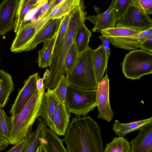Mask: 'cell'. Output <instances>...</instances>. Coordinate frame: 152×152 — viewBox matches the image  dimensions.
Segmentation results:
<instances>
[{"label":"cell","mask_w":152,"mask_h":152,"mask_svg":"<svg viewBox=\"0 0 152 152\" xmlns=\"http://www.w3.org/2000/svg\"><path fill=\"white\" fill-rule=\"evenodd\" d=\"M67 152H103L99 126L89 116H76L63 139Z\"/></svg>","instance_id":"1"},{"label":"cell","mask_w":152,"mask_h":152,"mask_svg":"<svg viewBox=\"0 0 152 152\" xmlns=\"http://www.w3.org/2000/svg\"><path fill=\"white\" fill-rule=\"evenodd\" d=\"M80 4L75 7L69 18L66 34L63 43L55 59L51 61L44 83L45 89L54 88L62 76L65 75L64 62L79 27L85 23L86 13Z\"/></svg>","instance_id":"2"},{"label":"cell","mask_w":152,"mask_h":152,"mask_svg":"<svg viewBox=\"0 0 152 152\" xmlns=\"http://www.w3.org/2000/svg\"><path fill=\"white\" fill-rule=\"evenodd\" d=\"M43 94H38L36 90L19 113L15 116H11L12 127L8 139L10 144L16 145L31 132L33 124L40 116L39 110Z\"/></svg>","instance_id":"3"},{"label":"cell","mask_w":152,"mask_h":152,"mask_svg":"<svg viewBox=\"0 0 152 152\" xmlns=\"http://www.w3.org/2000/svg\"><path fill=\"white\" fill-rule=\"evenodd\" d=\"M94 50L88 46L79 53L77 63L66 77L69 85L86 90L96 89L98 83L94 73L92 55Z\"/></svg>","instance_id":"4"},{"label":"cell","mask_w":152,"mask_h":152,"mask_svg":"<svg viewBox=\"0 0 152 152\" xmlns=\"http://www.w3.org/2000/svg\"><path fill=\"white\" fill-rule=\"evenodd\" d=\"M96 93V89H84L69 85L65 102L67 110L76 116H86L97 107Z\"/></svg>","instance_id":"5"},{"label":"cell","mask_w":152,"mask_h":152,"mask_svg":"<svg viewBox=\"0 0 152 152\" xmlns=\"http://www.w3.org/2000/svg\"><path fill=\"white\" fill-rule=\"evenodd\" d=\"M125 77L139 80L152 73V53L142 49L134 50L126 54L121 63Z\"/></svg>","instance_id":"6"},{"label":"cell","mask_w":152,"mask_h":152,"mask_svg":"<svg viewBox=\"0 0 152 152\" xmlns=\"http://www.w3.org/2000/svg\"><path fill=\"white\" fill-rule=\"evenodd\" d=\"M50 19L48 17L40 18L34 21L23 23L17 31L15 37L10 48L14 53L27 51V50L38 32Z\"/></svg>","instance_id":"7"},{"label":"cell","mask_w":152,"mask_h":152,"mask_svg":"<svg viewBox=\"0 0 152 152\" xmlns=\"http://www.w3.org/2000/svg\"><path fill=\"white\" fill-rule=\"evenodd\" d=\"M116 27H124L140 32L152 27V20L144 10L132 4L118 19Z\"/></svg>","instance_id":"8"},{"label":"cell","mask_w":152,"mask_h":152,"mask_svg":"<svg viewBox=\"0 0 152 152\" xmlns=\"http://www.w3.org/2000/svg\"><path fill=\"white\" fill-rule=\"evenodd\" d=\"M96 100L98 112L97 118L110 122L113 119L114 113L110 105L109 79L107 72L98 83Z\"/></svg>","instance_id":"9"},{"label":"cell","mask_w":152,"mask_h":152,"mask_svg":"<svg viewBox=\"0 0 152 152\" xmlns=\"http://www.w3.org/2000/svg\"><path fill=\"white\" fill-rule=\"evenodd\" d=\"M38 79V73H37L30 76L24 81V86L19 92L9 110L11 116H15L19 113L37 90L36 83Z\"/></svg>","instance_id":"10"},{"label":"cell","mask_w":152,"mask_h":152,"mask_svg":"<svg viewBox=\"0 0 152 152\" xmlns=\"http://www.w3.org/2000/svg\"><path fill=\"white\" fill-rule=\"evenodd\" d=\"M63 141L55 132L44 124L36 152H67Z\"/></svg>","instance_id":"11"},{"label":"cell","mask_w":152,"mask_h":152,"mask_svg":"<svg viewBox=\"0 0 152 152\" xmlns=\"http://www.w3.org/2000/svg\"><path fill=\"white\" fill-rule=\"evenodd\" d=\"M115 0H112L110 5L104 12L102 13L99 8L94 7L96 14L86 16V19L93 23L95 26L92 29L94 32L97 31L115 27L118 19L113 9Z\"/></svg>","instance_id":"12"},{"label":"cell","mask_w":152,"mask_h":152,"mask_svg":"<svg viewBox=\"0 0 152 152\" xmlns=\"http://www.w3.org/2000/svg\"><path fill=\"white\" fill-rule=\"evenodd\" d=\"M152 34V27L136 34L119 37H107L116 48L128 50H136Z\"/></svg>","instance_id":"13"},{"label":"cell","mask_w":152,"mask_h":152,"mask_svg":"<svg viewBox=\"0 0 152 152\" xmlns=\"http://www.w3.org/2000/svg\"><path fill=\"white\" fill-rule=\"evenodd\" d=\"M19 1L2 0L0 4V36L5 34L13 27Z\"/></svg>","instance_id":"14"},{"label":"cell","mask_w":152,"mask_h":152,"mask_svg":"<svg viewBox=\"0 0 152 152\" xmlns=\"http://www.w3.org/2000/svg\"><path fill=\"white\" fill-rule=\"evenodd\" d=\"M42 96L39 114L45 124L53 130V122L55 107L59 102L55 97L53 89L48 88Z\"/></svg>","instance_id":"15"},{"label":"cell","mask_w":152,"mask_h":152,"mask_svg":"<svg viewBox=\"0 0 152 152\" xmlns=\"http://www.w3.org/2000/svg\"><path fill=\"white\" fill-rule=\"evenodd\" d=\"M130 143L131 152H152V122L139 130Z\"/></svg>","instance_id":"16"},{"label":"cell","mask_w":152,"mask_h":152,"mask_svg":"<svg viewBox=\"0 0 152 152\" xmlns=\"http://www.w3.org/2000/svg\"><path fill=\"white\" fill-rule=\"evenodd\" d=\"M62 17L48 20L38 32L30 44L27 51L35 48L39 43L52 38L58 33L61 26Z\"/></svg>","instance_id":"17"},{"label":"cell","mask_w":152,"mask_h":152,"mask_svg":"<svg viewBox=\"0 0 152 152\" xmlns=\"http://www.w3.org/2000/svg\"><path fill=\"white\" fill-rule=\"evenodd\" d=\"M71 113L67 110L65 102H59L55 107L53 130L59 136H64L69 123Z\"/></svg>","instance_id":"18"},{"label":"cell","mask_w":152,"mask_h":152,"mask_svg":"<svg viewBox=\"0 0 152 152\" xmlns=\"http://www.w3.org/2000/svg\"><path fill=\"white\" fill-rule=\"evenodd\" d=\"M152 122L151 117L146 119L127 123H122L115 120L113 124L112 129L118 137H124L128 134L139 130Z\"/></svg>","instance_id":"19"},{"label":"cell","mask_w":152,"mask_h":152,"mask_svg":"<svg viewBox=\"0 0 152 152\" xmlns=\"http://www.w3.org/2000/svg\"><path fill=\"white\" fill-rule=\"evenodd\" d=\"M92 62L97 81L102 79L104 71L107 69L108 62L106 53L102 45L94 50L92 55Z\"/></svg>","instance_id":"20"},{"label":"cell","mask_w":152,"mask_h":152,"mask_svg":"<svg viewBox=\"0 0 152 152\" xmlns=\"http://www.w3.org/2000/svg\"><path fill=\"white\" fill-rule=\"evenodd\" d=\"M14 89L11 75L3 69H0V106L5 107L10 94Z\"/></svg>","instance_id":"21"},{"label":"cell","mask_w":152,"mask_h":152,"mask_svg":"<svg viewBox=\"0 0 152 152\" xmlns=\"http://www.w3.org/2000/svg\"><path fill=\"white\" fill-rule=\"evenodd\" d=\"M57 34L52 38L44 42L43 48L38 51L39 67L45 68L50 66Z\"/></svg>","instance_id":"22"},{"label":"cell","mask_w":152,"mask_h":152,"mask_svg":"<svg viewBox=\"0 0 152 152\" xmlns=\"http://www.w3.org/2000/svg\"><path fill=\"white\" fill-rule=\"evenodd\" d=\"M29 1L30 0H20L19 1L15 15L13 26L14 31L15 33L24 22L26 15L32 10L40 6L31 5Z\"/></svg>","instance_id":"23"},{"label":"cell","mask_w":152,"mask_h":152,"mask_svg":"<svg viewBox=\"0 0 152 152\" xmlns=\"http://www.w3.org/2000/svg\"><path fill=\"white\" fill-rule=\"evenodd\" d=\"M73 10V9L62 17V22L58 32L54 45L51 61L55 58L63 43L67 30L69 18Z\"/></svg>","instance_id":"24"},{"label":"cell","mask_w":152,"mask_h":152,"mask_svg":"<svg viewBox=\"0 0 152 152\" xmlns=\"http://www.w3.org/2000/svg\"><path fill=\"white\" fill-rule=\"evenodd\" d=\"M91 36V32L87 28L85 23L79 27L74 39V42L79 53L83 52L88 47L90 38Z\"/></svg>","instance_id":"25"},{"label":"cell","mask_w":152,"mask_h":152,"mask_svg":"<svg viewBox=\"0 0 152 152\" xmlns=\"http://www.w3.org/2000/svg\"><path fill=\"white\" fill-rule=\"evenodd\" d=\"M80 0H64L58 5L48 17L50 19L62 17L80 4Z\"/></svg>","instance_id":"26"},{"label":"cell","mask_w":152,"mask_h":152,"mask_svg":"<svg viewBox=\"0 0 152 152\" xmlns=\"http://www.w3.org/2000/svg\"><path fill=\"white\" fill-rule=\"evenodd\" d=\"M104 152H131V146L127 140L122 137H115L107 144Z\"/></svg>","instance_id":"27"},{"label":"cell","mask_w":152,"mask_h":152,"mask_svg":"<svg viewBox=\"0 0 152 152\" xmlns=\"http://www.w3.org/2000/svg\"><path fill=\"white\" fill-rule=\"evenodd\" d=\"M102 35L105 37H119L132 35L140 31L122 27H115L98 31ZM141 32V31H140Z\"/></svg>","instance_id":"28"},{"label":"cell","mask_w":152,"mask_h":152,"mask_svg":"<svg viewBox=\"0 0 152 152\" xmlns=\"http://www.w3.org/2000/svg\"><path fill=\"white\" fill-rule=\"evenodd\" d=\"M79 53L74 40L66 57L64 68L66 75L70 73L76 65L78 58Z\"/></svg>","instance_id":"29"},{"label":"cell","mask_w":152,"mask_h":152,"mask_svg":"<svg viewBox=\"0 0 152 152\" xmlns=\"http://www.w3.org/2000/svg\"><path fill=\"white\" fill-rule=\"evenodd\" d=\"M37 128L28 144L22 152H34L39 145V138L41 131L44 124L42 119L40 118L37 119Z\"/></svg>","instance_id":"30"},{"label":"cell","mask_w":152,"mask_h":152,"mask_svg":"<svg viewBox=\"0 0 152 152\" xmlns=\"http://www.w3.org/2000/svg\"><path fill=\"white\" fill-rule=\"evenodd\" d=\"M12 127L11 117L8 116L2 107L0 106V135L8 139L11 134Z\"/></svg>","instance_id":"31"},{"label":"cell","mask_w":152,"mask_h":152,"mask_svg":"<svg viewBox=\"0 0 152 152\" xmlns=\"http://www.w3.org/2000/svg\"><path fill=\"white\" fill-rule=\"evenodd\" d=\"M68 85L64 75L62 76L56 86L53 89V93L59 102H65Z\"/></svg>","instance_id":"32"},{"label":"cell","mask_w":152,"mask_h":152,"mask_svg":"<svg viewBox=\"0 0 152 152\" xmlns=\"http://www.w3.org/2000/svg\"><path fill=\"white\" fill-rule=\"evenodd\" d=\"M132 4V0H115L113 9L118 20Z\"/></svg>","instance_id":"33"},{"label":"cell","mask_w":152,"mask_h":152,"mask_svg":"<svg viewBox=\"0 0 152 152\" xmlns=\"http://www.w3.org/2000/svg\"><path fill=\"white\" fill-rule=\"evenodd\" d=\"M34 132H31L25 138L7 151V152H22L28 144Z\"/></svg>","instance_id":"34"},{"label":"cell","mask_w":152,"mask_h":152,"mask_svg":"<svg viewBox=\"0 0 152 152\" xmlns=\"http://www.w3.org/2000/svg\"><path fill=\"white\" fill-rule=\"evenodd\" d=\"M132 0V4L141 8L148 15L152 14V0Z\"/></svg>","instance_id":"35"},{"label":"cell","mask_w":152,"mask_h":152,"mask_svg":"<svg viewBox=\"0 0 152 152\" xmlns=\"http://www.w3.org/2000/svg\"><path fill=\"white\" fill-rule=\"evenodd\" d=\"M99 38L102 41V45L106 53L107 61L108 62L110 55V43L107 38L102 35L99 36Z\"/></svg>","instance_id":"36"},{"label":"cell","mask_w":152,"mask_h":152,"mask_svg":"<svg viewBox=\"0 0 152 152\" xmlns=\"http://www.w3.org/2000/svg\"><path fill=\"white\" fill-rule=\"evenodd\" d=\"M64 0H54L49 6V7L44 13L39 18H45L48 17L53 10L60 3Z\"/></svg>","instance_id":"37"},{"label":"cell","mask_w":152,"mask_h":152,"mask_svg":"<svg viewBox=\"0 0 152 152\" xmlns=\"http://www.w3.org/2000/svg\"><path fill=\"white\" fill-rule=\"evenodd\" d=\"M140 47L144 50L152 52V34L142 44Z\"/></svg>","instance_id":"38"},{"label":"cell","mask_w":152,"mask_h":152,"mask_svg":"<svg viewBox=\"0 0 152 152\" xmlns=\"http://www.w3.org/2000/svg\"><path fill=\"white\" fill-rule=\"evenodd\" d=\"M44 79L43 77L38 79L36 83L37 90L39 94H43L45 92V88L44 83Z\"/></svg>","instance_id":"39"},{"label":"cell","mask_w":152,"mask_h":152,"mask_svg":"<svg viewBox=\"0 0 152 152\" xmlns=\"http://www.w3.org/2000/svg\"><path fill=\"white\" fill-rule=\"evenodd\" d=\"M10 144L8 139L0 135V151L6 149Z\"/></svg>","instance_id":"40"},{"label":"cell","mask_w":152,"mask_h":152,"mask_svg":"<svg viewBox=\"0 0 152 152\" xmlns=\"http://www.w3.org/2000/svg\"><path fill=\"white\" fill-rule=\"evenodd\" d=\"M45 0H30L29 4L33 5L40 6Z\"/></svg>","instance_id":"41"},{"label":"cell","mask_w":152,"mask_h":152,"mask_svg":"<svg viewBox=\"0 0 152 152\" xmlns=\"http://www.w3.org/2000/svg\"></svg>","instance_id":"42"}]
</instances>
